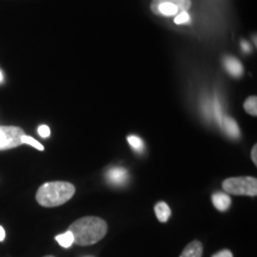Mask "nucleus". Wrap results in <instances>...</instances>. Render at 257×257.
<instances>
[{
	"instance_id": "f257e3e1",
	"label": "nucleus",
	"mask_w": 257,
	"mask_h": 257,
	"mask_svg": "<svg viewBox=\"0 0 257 257\" xmlns=\"http://www.w3.org/2000/svg\"><path fill=\"white\" fill-rule=\"evenodd\" d=\"M70 231L74 237V244L80 246L92 245L98 243L107 233V224L99 217H82L70 225Z\"/></svg>"
},
{
	"instance_id": "f03ea898",
	"label": "nucleus",
	"mask_w": 257,
	"mask_h": 257,
	"mask_svg": "<svg viewBox=\"0 0 257 257\" xmlns=\"http://www.w3.org/2000/svg\"><path fill=\"white\" fill-rule=\"evenodd\" d=\"M75 187L66 181H53L42 185L36 193V200L43 207H56L73 198Z\"/></svg>"
},
{
	"instance_id": "7ed1b4c3",
	"label": "nucleus",
	"mask_w": 257,
	"mask_h": 257,
	"mask_svg": "<svg viewBox=\"0 0 257 257\" xmlns=\"http://www.w3.org/2000/svg\"><path fill=\"white\" fill-rule=\"evenodd\" d=\"M224 191L233 195H249L256 197L257 180L252 176H239V178H229L223 182Z\"/></svg>"
},
{
	"instance_id": "20e7f679",
	"label": "nucleus",
	"mask_w": 257,
	"mask_h": 257,
	"mask_svg": "<svg viewBox=\"0 0 257 257\" xmlns=\"http://www.w3.org/2000/svg\"><path fill=\"white\" fill-rule=\"evenodd\" d=\"M192 6V0H153L152 11L156 16L173 17L187 12Z\"/></svg>"
},
{
	"instance_id": "39448f33",
	"label": "nucleus",
	"mask_w": 257,
	"mask_h": 257,
	"mask_svg": "<svg viewBox=\"0 0 257 257\" xmlns=\"http://www.w3.org/2000/svg\"><path fill=\"white\" fill-rule=\"evenodd\" d=\"M23 128L18 126H0V150H8L22 146Z\"/></svg>"
},
{
	"instance_id": "423d86ee",
	"label": "nucleus",
	"mask_w": 257,
	"mask_h": 257,
	"mask_svg": "<svg viewBox=\"0 0 257 257\" xmlns=\"http://www.w3.org/2000/svg\"><path fill=\"white\" fill-rule=\"evenodd\" d=\"M106 179L110 184L114 186L124 185L128 179V173L124 168H112L106 173Z\"/></svg>"
},
{
	"instance_id": "0eeeda50",
	"label": "nucleus",
	"mask_w": 257,
	"mask_h": 257,
	"mask_svg": "<svg viewBox=\"0 0 257 257\" xmlns=\"http://www.w3.org/2000/svg\"><path fill=\"white\" fill-rule=\"evenodd\" d=\"M220 125L223 127V130L229 135L230 137L232 138H239L240 136V131L238 125H237L236 121L232 118L227 117V115H223V118L220 119Z\"/></svg>"
},
{
	"instance_id": "6e6552de",
	"label": "nucleus",
	"mask_w": 257,
	"mask_h": 257,
	"mask_svg": "<svg viewBox=\"0 0 257 257\" xmlns=\"http://www.w3.org/2000/svg\"><path fill=\"white\" fill-rule=\"evenodd\" d=\"M212 202L218 211L224 212L231 206V198L225 193L218 192L212 195Z\"/></svg>"
},
{
	"instance_id": "1a4fd4ad",
	"label": "nucleus",
	"mask_w": 257,
	"mask_h": 257,
	"mask_svg": "<svg viewBox=\"0 0 257 257\" xmlns=\"http://www.w3.org/2000/svg\"><path fill=\"white\" fill-rule=\"evenodd\" d=\"M224 64H225V68L227 69V72H229L231 75L232 76H240L243 74V67L240 62L237 59H234V57H231V56H226L224 59Z\"/></svg>"
},
{
	"instance_id": "9d476101",
	"label": "nucleus",
	"mask_w": 257,
	"mask_h": 257,
	"mask_svg": "<svg viewBox=\"0 0 257 257\" xmlns=\"http://www.w3.org/2000/svg\"><path fill=\"white\" fill-rule=\"evenodd\" d=\"M202 250V244L199 240H193L184 249L180 257H201Z\"/></svg>"
},
{
	"instance_id": "9b49d317",
	"label": "nucleus",
	"mask_w": 257,
	"mask_h": 257,
	"mask_svg": "<svg viewBox=\"0 0 257 257\" xmlns=\"http://www.w3.org/2000/svg\"><path fill=\"white\" fill-rule=\"evenodd\" d=\"M170 213H172V212H170V208L166 202L161 201V202H157L155 205V214L157 219H159L161 223H166V221L169 219Z\"/></svg>"
},
{
	"instance_id": "f8f14e48",
	"label": "nucleus",
	"mask_w": 257,
	"mask_h": 257,
	"mask_svg": "<svg viewBox=\"0 0 257 257\" xmlns=\"http://www.w3.org/2000/svg\"><path fill=\"white\" fill-rule=\"evenodd\" d=\"M55 239L61 246H63V248H69L72 244H74V237L70 231H67V232H64L62 234H57Z\"/></svg>"
},
{
	"instance_id": "ddd939ff",
	"label": "nucleus",
	"mask_w": 257,
	"mask_h": 257,
	"mask_svg": "<svg viewBox=\"0 0 257 257\" xmlns=\"http://www.w3.org/2000/svg\"><path fill=\"white\" fill-rule=\"evenodd\" d=\"M244 108H245V111L248 112L250 115L256 117L257 115V98L255 95L249 96V98L246 99L245 102H244Z\"/></svg>"
},
{
	"instance_id": "4468645a",
	"label": "nucleus",
	"mask_w": 257,
	"mask_h": 257,
	"mask_svg": "<svg viewBox=\"0 0 257 257\" xmlns=\"http://www.w3.org/2000/svg\"><path fill=\"white\" fill-rule=\"evenodd\" d=\"M127 142L138 153H142L143 150H144V143H143V141L141 140L140 137H137V136H128L127 137Z\"/></svg>"
},
{
	"instance_id": "2eb2a0df",
	"label": "nucleus",
	"mask_w": 257,
	"mask_h": 257,
	"mask_svg": "<svg viewBox=\"0 0 257 257\" xmlns=\"http://www.w3.org/2000/svg\"><path fill=\"white\" fill-rule=\"evenodd\" d=\"M22 144H29V146L34 147L35 149L40 150V152H43L44 150V147L42 146L38 141H36L35 138H32L30 136H28V135H24V136L22 137Z\"/></svg>"
},
{
	"instance_id": "dca6fc26",
	"label": "nucleus",
	"mask_w": 257,
	"mask_h": 257,
	"mask_svg": "<svg viewBox=\"0 0 257 257\" xmlns=\"http://www.w3.org/2000/svg\"><path fill=\"white\" fill-rule=\"evenodd\" d=\"M189 21H191V17H189L188 12H182V14L175 16V18H174L175 24H179V25L189 23Z\"/></svg>"
},
{
	"instance_id": "f3484780",
	"label": "nucleus",
	"mask_w": 257,
	"mask_h": 257,
	"mask_svg": "<svg viewBox=\"0 0 257 257\" xmlns=\"http://www.w3.org/2000/svg\"><path fill=\"white\" fill-rule=\"evenodd\" d=\"M38 135H40V136L43 137V138L49 137L50 136L49 126H47V125H41V126L38 127Z\"/></svg>"
},
{
	"instance_id": "a211bd4d",
	"label": "nucleus",
	"mask_w": 257,
	"mask_h": 257,
	"mask_svg": "<svg viewBox=\"0 0 257 257\" xmlns=\"http://www.w3.org/2000/svg\"><path fill=\"white\" fill-rule=\"evenodd\" d=\"M212 257H233V255L230 250H221V251L214 253Z\"/></svg>"
},
{
	"instance_id": "6ab92c4d",
	"label": "nucleus",
	"mask_w": 257,
	"mask_h": 257,
	"mask_svg": "<svg viewBox=\"0 0 257 257\" xmlns=\"http://www.w3.org/2000/svg\"><path fill=\"white\" fill-rule=\"evenodd\" d=\"M251 159H252V162H253V165H257V146L255 144V146H253V148H252V150H251Z\"/></svg>"
},
{
	"instance_id": "aec40b11",
	"label": "nucleus",
	"mask_w": 257,
	"mask_h": 257,
	"mask_svg": "<svg viewBox=\"0 0 257 257\" xmlns=\"http://www.w3.org/2000/svg\"><path fill=\"white\" fill-rule=\"evenodd\" d=\"M5 236H6V233H5L4 227L0 226V242H3V240L5 239Z\"/></svg>"
},
{
	"instance_id": "412c9836",
	"label": "nucleus",
	"mask_w": 257,
	"mask_h": 257,
	"mask_svg": "<svg viewBox=\"0 0 257 257\" xmlns=\"http://www.w3.org/2000/svg\"><path fill=\"white\" fill-rule=\"evenodd\" d=\"M242 48L246 51V53H249V51H250V48L248 46V43H245V42H243V43H242Z\"/></svg>"
},
{
	"instance_id": "4be33fe9",
	"label": "nucleus",
	"mask_w": 257,
	"mask_h": 257,
	"mask_svg": "<svg viewBox=\"0 0 257 257\" xmlns=\"http://www.w3.org/2000/svg\"><path fill=\"white\" fill-rule=\"evenodd\" d=\"M3 80H4V76H3V73L0 72V82H2Z\"/></svg>"
},
{
	"instance_id": "5701e85b",
	"label": "nucleus",
	"mask_w": 257,
	"mask_h": 257,
	"mask_svg": "<svg viewBox=\"0 0 257 257\" xmlns=\"http://www.w3.org/2000/svg\"><path fill=\"white\" fill-rule=\"evenodd\" d=\"M44 257H54V256H50V255H49V256H44Z\"/></svg>"
}]
</instances>
